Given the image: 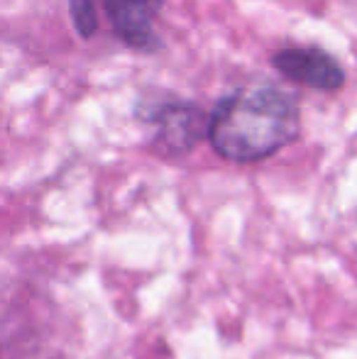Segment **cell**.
Listing matches in <instances>:
<instances>
[{
  "label": "cell",
  "mask_w": 357,
  "mask_h": 359,
  "mask_svg": "<svg viewBox=\"0 0 357 359\" xmlns=\"http://www.w3.org/2000/svg\"><path fill=\"white\" fill-rule=\"evenodd\" d=\"M299 105L286 90L255 83L225 95L208 120V140L223 159H267L299 137Z\"/></svg>",
  "instance_id": "1"
},
{
  "label": "cell",
  "mask_w": 357,
  "mask_h": 359,
  "mask_svg": "<svg viewBox=\"0 0 357 359\" xmlns=\"http://www.w3.org/2000/svg\"><path fill=\"white\" fill-rule=\"evenodd\" d=\"M149 123L157 125L154 147L159 154L179 156L191 151L208 135V120L196 105L189 103H162L154 105L147 115Z\"/></svg>",
  "instance_id": "2"
},
{
  "label": "cell",
  "mask_w": 357,
  "mask_h": 359,
  "mask_svg": "<svg viewBox=\"0 0 357 359\" xmlns=\"http://www.w3.org/2000/svg\"><path fill=\"white\" fill-rule=\"evenodd\" d=\"M271 67L284 79L316 90H338L345 83L343 67L318 47L281 49L271 57Z\"/></svg>",
  "instance_id": "3"
},
{
  "label": "cell",
  "mask_w": 357,
  "mask_h": 359,
  "mask_svg": "<svg viewBox=\"0 0 357 359\" xmlns=\"http://www.w3.org/2000/svg\"><path fill=\"white\" fill-rule=\"evenodd\" d=\"M113 22L115 32L135 49H154L157 34L152 29L154 18L164 0H100Z\"/></svg>",
  "instance_id": "4"
},
{
  "label": "cell",
  "mask_w": 357,
  "mask_h": 359,
  "mask_svg": "<svg viewBox=\"0 0 357 359\" xmlns=\"http://www.w3.org/2000/svg\"><path fill=\"white\" fill-rule=\"evenodd\" d=\"M69 13H72V22L76 32L83 39L93 37L98 29V15H95L93 0H69Z\"/></svg>",
  "instance_id": "5"
}]
</instances>
